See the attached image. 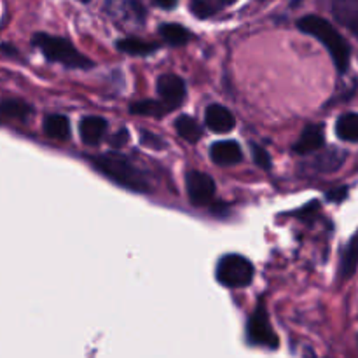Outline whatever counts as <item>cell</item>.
I'll list each match as a JSON object with an SVG mask.
<instances>
[{
    "label": "cell",
    "mask_w": 358,
    "mask_h": 358,
    "mask_svg": "<svg viewBox=\"0 0 358 358\" xmlns=\"http://www.w3.org/2000/svg\"><path fill=\"white\" fill-rule=\"evenodd\" d=\"M297 28L325 45L339 73L348 72L350 59H352V48H350L348 41L336 30L331 21L317 16V14H306V16L297 20Z\"/></svg>",
    "instance_id": "6da1fadb"
},
{
    "label": "cell",
    "mask_w": 358,
    "mask_h": 358,
    "mask_svg": "<svg viewBox=\"0 0 358 358\" xmlns=\"http://www.w3.org/2000/svg\"><path fill=\"white\" fill-rule=\"evenodd\" d=\"M90 161L98 171H101L105 177L110 178L117 185H122L133 192H149V182L129 157L119 152H107L91 156Z\"/></svg>",
    "instance_id": "7a4b0ae2"
},
{
    "label": "cell",
    "mask_w": 358,
    "mask_h": 358,
    "mask_svg": "<svg viewBox=\"0 0 358 358\" xmlns=\"http://www.w3.org/2000/svg\"><path fill=\"white\" fill-rule=\"evenodd\" d=\"M31 44L44 55L48 62L62 63L66 69L90 70L94 66L93 59L77 51V48L69 38L59 37V35H49L44 34V31H38L31 37Z\"/></svg>",
    "instance_id": "3957f363"
},
{
    "label": "cell",
    "mask_w": 358,
    "mask_h": 358,
    "mask_svg": "<svg viewBox=\"0 0 358 358\" xmlns=\"http://www.w3.org/2000/svg\"><path fill=\"white\" fill-rule=\"evenodd\" d=\"M255 268L247 257L240 254H227L220 257L215 276L220 285L227 289H243L254 282Z\"/></svg>",
    "instance_id": "277c9868"
},
{
    "label": "cell",
    "mask_w": 358,
    "mask_h": 358,
    "mask_svg": "<svg viewBox=\"0 0 358 358\" xmlns=\"http://www.w3.org/2000/svg\"><path fill=\"white\" fill-rule=\"evenodd\" d=\"M247 341L254 346H262L268 350H276L280 346V339L273 331L271 320H269L268 308L264 301H259L255 310L248 317L247 322Z\"/></svg>",
    "instance_id": "5b68a950"
},
{
    "label": "cell",
    "mask_w": 358,
    "mask_h": 358,
    "mask_svg": "<svg viewBox=\"0 0 358 358\" xmlns=\"http://www.w3.org/2000/svg\"><path fill=\"white\" fill-rule=\"evenodd\" d=\"M105 10L124 30L143 28L147 20L145 7L140 0H105Z\"/></svg>",
    "instance_id": "8992f818"
},
{
    "label": "cell",
    "mask_w": 358,
    "mask_h": 358,
    "mask_svg": "<svg viewBox=\"0 0 358 358\" xmlns=\"http://www.w3.org/2000/svg\"><path fill=\"white\" fill-rule=\"evenodd\" d=\"M185 191H187L189 201L194 206L210 205L213 196H215V182L205 171H187V175H185Z\"/></svg>",
    "instance_id": "52a82bcc"
},
{
    "label": "cell",
    "mask_w": 358,
    "mask_h": 358,
    "mask_svg": "<svg viewBox=\"0 0 358 358\" xmlns=\"http://www.w3.org/2000/svg\"><path fill=\"white\" fill-rule=\"evenodd\" d=\"M157 94H159V100H163L171 110L180 107L184 103L185 96H187V86H185V80L182 77L175 76V73H163L159 76L156 83Z\"/></svg>",
    "instance_id": "ba28073f"
},
{
    "label": "cell",
    "mask_w": 358,
    "mask_h": 358,
    "mask_svg": "<svg viewBox=\"0 0 358 358\" xmlns=\"http://www.w3.org/2000/svg\"><path fill=\"white\" fill-rule=\"evenodd\" d=\"M325 145V131L322 124H310L303 129L299 138L292 145V150L299 156L318 152Z\"/></svg>",
    "instance_id": "9c48e42d"
},
{
    "label": "cell",
    "mask_w": 358,
    "mask_h": 358,
    "mask_svg": "<svg viewBox=\"0 0 358 358\" xmlns=\"http://www.w3.org/2000/svg\"><path fill=\"white\" fill-rule=\"evenodd\" d=\"M210 157L219 166H233L243 159V149L234 140H220L210 147Z\"/></svg>",
    "instance_id": "30bf717a"
},
{
    "label": "cell",
    "mask_w": 358,
    "mask_h": 358,
    "mask_svg": "<svg viewBox=\"0 0 358 358\" xmlns=\"http://www.w3.org/2000/svg\"><path fill=\"white\" fill-rule=\"evenodd\" d=\"M205 124L206 128L215 133H229L236 126V119L227 107L212 103L205 110Z\"/></svg>",
    "instance_id": "8fae6325"
},
{
    "label": "cell",
    "mask_w": 358,
    "mask_h": 358,
    "mask_svg": "<svg viewBox=\"0 0 358 358\" xmlns=\"http://www.w3.org/2000/svg\"><path fill=\"white\" fill-rule=\"evenodd\" d=\"M107 129L108 122L105 121L103 117H100V115H86V117L80 119V140H83L86 145H98V143L103 140V136L107 135Z\"/></svg>",
    "instance_id": "7c38bea8"
},
{
    "label": "cell",
    "mask_w": 358,
    "mask_h": 358,
    "mask_svg": "<svg viewBox=\"0 0 358 358\" xmlns=\"http://www.w3.org/2000/svg\"><path fill=\"white\" fill-rule=\"evenodd\" d=\"M332 14L358 37V0H332Z\"/></svg>",
    "instance_id": "4fadbf2b"
},
{
    "label": "cell",
    "mask_w": 358,
    "mask_h": 358,
    "mask_svg": "<svg viewBox=\"0 0 358 358\" xmlns=\"http://www.w3.org/2000/svg\"><path fill=\"white\" fill-rule=\"evenodd\" d=\"M346 159V152L339 147H331V149L320 152V156L315 157L311 161V168L315 173H332V171L339 170Z\"/></svg>",
    "instance_id": "5bb4252c"
},
{
    "label": "cell",
    "mask_w": 358,
    "mask_h": 358,
    "mask_svg": "<svg viewBox=\"0 0 358 358\" xmlns=\"http://www.w3.org/2000/svg\"><path fill=\"white\" fill-rule=\"evenodd\" d=\"M358 269V231L350 238L345 250L341 254V264H339V278L350 280Z\"/></svg>",
    "instance_id": "9a60e30c"
},
{
    "label": "cell",
    "mask_w": 358,
    "mask_h": 358,
    "mask_svg": "<svg viewBox=\"0 0 358 358\" xmlns=\"http://www.w3.org/2000/svg\"><path fill=\"white\" fill-rule=\"evenodd\" d=\"M31 114H34V107L21 98H6L0 101V115L3 117L24 122L31 117Z\"/></svg>",
    "instance_id": "2e32d148"
},
{
    "label": "cell",
    "mask_w": 358,
    "mask_h": 358,
    "mask_svg": "<svg viewBox=\"0 0 358 358\" xmlns=\"http://www.w3.org/2000/svg\"><path fill=\"white\" fill-rule=\"evenodd\" d=\"M44 135L55 140H69L70 138V121L63 114H49L42 122Z\"/></svg>",
    "instance_id": "e0dca14e"
},
{
    "label": "cell",
    "mask_w": 358,
    "mask_h": 358,
    "mask_svg": "<svg viewBox=\"0 0 358 358\" xmlns=\"http://www.w3.org/2000/svg\"><path fill=\"white\" fill-rule=\"evenodd\" d=\"M336 135L339 140L350 143H358V114L357 112H346L339 115L336 121Z\"/></svg>",
    "instance_id": "ac0fdd59"
},
{
    "label": "cell",
    "mask_w": 358,
    "mask_h": 358,
    "mask_svg": "<svg viewBox=\"0 0 358 358\" xmlns=\"http://www.w3.org/2000/svg\"><path fill=\"white\" fill-rule=\"evenodd\" d=\"M159 35L171 48H182L192 38L191 31L178 23H163L159 27Z\"/></svg>",
    "instance_id": "d6986e66"
},
{
    "label": "cell",
    "mask_w": 358,
    "mask_h": 358,
    "mask_svg": "<svg viewBox=\"0 0 358 358\" xmlns=\"http://www.w3.org/2000/svg\"><path fill=\"white\" fill-rule=\"evenodd\" d=\"M115 48L129 56H149L152 55V52H156L159 45L154 44V42L140 41V38L135 37H124L121 38V41L115 42Z\"/></svg>",
    "instance_id": "ffe728a7"
},
{
    "label": "cell",
    "mask_w": 358,
    "mask_h": 358,
    "mask_svg": "<svg viewBox=\"0 0 358 358\" xmlns=\"http://www.w3.org/2000/svg\"><path fill=\"white\" fill-rule=\"evenodd\" d=\"M129 112L135 115H147V117H163L170 114L171 108L163 100H138L133 101Z\"/></svg>",
    "instance_id": "44dd1931"
},
{
    "label": "cell",
    "mask_w": 358,
    "mask_h": 358,
    "mask_svg": "<svg viewBox=\"0 0 358 358\" xmlns=\"http://www.w3.org/2000/svg\"><path fill=\"white\" fill-rule=\"evenodd\" d=\"M175 129H177L178 135L184 140H187L189 143H196L201 140L203 136V128L194 117L187 114L178 115L177 121H175Z\"/></svg>",
    "instance_id": "7402d4cb"
},
{
    "label": "cell",
    "mask_w": 358,
    "mask_h": 358,
    "mask_svg": "<svg viewBox=\"0 0 358 358\" xmlns=\"http://www.w3.org/2000/svg\"><path fill=\"white\" fill-rule=\"evenodd\" d=\"M189 9L198 17H210L217 13V9L208 0H189Z\"/></svg>",
    "instance_id": "603a6c76"
},
{
    "label": "cell",
    "mask_w": 358,
    "mask_h": 358,
    "mask_svg": "<svg viewBox=\"0 0 358 358\" xmlns=\"http://www.w3.org/2000/svg\"><path fill=\"white\" fill-rule=\"evenodd\" d=\"M252 159L262 170H271V156H269V152L264 147L252 143Z\"/></svg>",
    "instance_id": "cb8c5ba5"
},
{
    "label": "cell",
    "mask_w": 358,
    "mask_h": 358,
    "mask_svg": "<svg viewBox=\"0 0 358 358\" xmlns=\"http://www.w3.org/2000/svg\"><path fill=\"white\" fill-rule=\"evenodd\" d=\"M142 142L145 143V145H150L152 149H157V150L164 149V145H166L163 138H159V136L149 131H142Z\"/></svg>",
    "instance_id": "d4e9b609"
},
{
    "label": "cell",
    "mask_w": 358,
    "mask_h": 358,
    "mask_svg": "<svg viewBox=\"0 0 358 358\" xmlns=\"http://www.w3.org/2000/svg\"><path fill=\"white\" fill-rule=\"evenodd\" d=\"M128 140H129V131L126 128H121L119 131H115V135L110 136V145L114 147V149H119V147L124 145Z\"/></svg>",
    "instance_id": "484cf974"
},
{
    "label": "cell",
    "mask_w": 358,
    "mask_h": 358,
    "mask_svg": "<svg viewBox=\"0 0 358 358\" xmlns=\"http://www.w3.org/2000/svg\"><path fill=\"white\" fill-rule=\"evenodd\" d=\"M0 56L9 59H20V51H17L16 45H13L10 42H2V44H0Z\"/></svg>",
    "instance_id": "4316f807"
},
{
    "label": "cell",
    "mask_w": 358,
    "mask_h": 358,
    "mask_svg": "<svg viewBox=\"0 0 358 358\" xmlns=\"http://www.w3.org/2000/svg\"><path fill=\"white\" fill-rule=\"evenodd\" d=\"M346 196H348V187H338V189H332V191H329L327 194H325V198H327L329 201L341 203L343 199H346Z\"/></svg>",
    "instance_id": "83f0119b"
},
{
    "label": "cell",
    "mask_w": 358,
    "mask_h": 358,
    "mask_svg": "<svg viewBox=\"0 0 358 358\" xmlns=\"http://www.w3.org/2000/svg\"><path fill=\"white\" fill-rule=\"evenodd\" d=\"M152 3L156 7H159V9H163V10H171V9H175V7H177L178 0H152Z\"/></svg>",
    "instance_id": "f1b7e54d"
},
{
    "label": "cell",
    "mask_w": 358,
    "mask_h": 358,
    "mask_svg": "<svg viewBox=\"0 0 358 358\" xmlns=\"http://www.w3.org/2000/svg\"><path fill=\"white\" fill-rule=\"evenodd\" d=\"M208 2L212 3V6L215 7L217 10H219V9H224V7L231 6V3H234V2H236V0H208Z\"/></svg>",
    "instance_id": "f546056e"
},
{
    "label": "cell",
    "mask_w": 358,
    "mask_h": 358,
    "mask_svg": "<svg viewBox=\"0 0 358 358\" xmlns=\"http://www.w3.org/2000/svg\"><path fill=\"white\" fill-rule=\"evenodd\" d=\"M79 2H83V3H90L91 0H79Z\"/></svg>",
    "instance_id": "4dcf8cb0"
},
{
    "label": "cell",
    "mask_w": 358,
    "mask_h": 358,
    "mask_svg": "<svg viewBox=\"0 0 358 358\" xmlns=\"http://www.w3.org/2000/svg\"><path fill=\"white\" fill-rule=\"evenodd\" d=\"M0 124H2V121H0Z\"/></svg>",
    "instance_id": "1f68e13d"
}]
</instances>
